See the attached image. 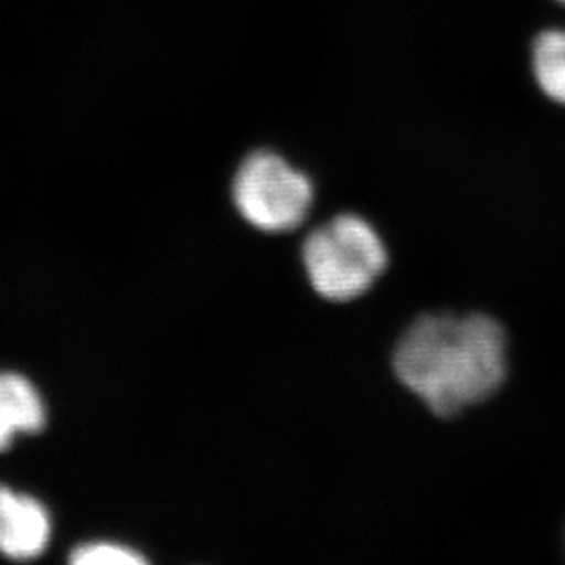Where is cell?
<instances>
[{"label":"cell","instance_id":"2","mask_svg":"<svg viewBox=\"0 0 565 565\" xmlns=\"http://www.w3.org/2000/svg\"><path fill=\"white\" fill-rule=\"evenodd\" d=\"M302 260L322 299L350 302L377 282L388 252L374 225L358 214H341L306 238Z\"/></svg>","mask_w":565,"mask_h":565},{"label":"cell","instance_id":"6","mask_svg":"<svg viewBox=\"0 0 565 565\" xmlns=\"http://www.w3.org/2000/svg\"><path fill=\"white\" fill-rule=\"evenodd\" d=\"M533 68L540 88L565 105V30H550L536 39Z\"/></svg>","mask_w":565,"mask_h":565},{"label":"cell","instance_id":"5","mask_svg":"<svg viewBox=\"0 0 565 565\" xmlns=\"http://www.w3.org/2000/svg\"><path fill=\"white\" fill-rule=\"evenodd\" d=\"M46 423V408L39 390L26 377L0 372V452L19 434H35Z\"/></svg>","mask_w":565,"mask_h":565},{"label":"cell","instance_id":"8","mask_svg":"<svg viewBox=\"0 0 565 565\" xmlns=\"http://www.w3.org/2000/svg\"><path fill=\"white\" fill-rule=\"evenodd\" d=\"M561 2H564V4H565V0H561Z\"/></svg>","mask_w":565,"mask_h":565},{"label":"cell","instance_id":"1","mask_svg":"<svg viewBox=\"0 0 565 565\" xmlns=\"http://www.w3.org/2000/svg\"><path fill=\"white\" fill-rule=\"evenodd\" d=\"M394 372L433 414L454 416L502 386L505 330L487 315H423L397 342Z\"/></svg>","mask_w":565,"mask_h":565},{"label":"cell","instance_id":"3","mask_svg":"<svg viewBox=\"0 0 565 565\" xmlns=\"http://www.w3.org/2000/svg\"><path fill=\"white\" fill-rule=\"evenodd\" d=\"M233 198L242 216L266 233H288L310 213V178L273 152H255L236 172Z\"/></svg>","mask_w":565,"mask_h":565},{"label":"cell","instance_id":"4","mask_svg":"<svg viewBox=\"0 0 565 565\" xmlns=\"http://www.w3.org/2000/svg\"><path fill=\"white\" fill-rule=\"evenodd\" d=\"M52 539V518L35 498L0 486V555L33 561Z\"/></svg>","mask_w":565,"mask_h":565},{"label":"cell","instance_id":"7","mask_svg":"<svg viewBox=\"0 0 565 565\" xmlns=\"http://www.w3.org/2000/svg\"><path fill=\"white\" fill-rule=\"evenodd\" d=\"M70 562L75 565H139L147 564V558L127 545L92 542L75 547L70 555Z\"/></svg>","mask_w":565,"mask_h":565}]
</instances>
